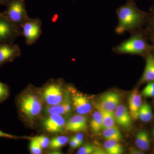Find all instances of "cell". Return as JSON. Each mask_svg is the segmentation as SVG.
Here are the masks:
<instances>
[{
    "label": "cell",
    "mask_w": 154,
    "mask_h": 154,
    "mask_svg": "<svg viewBox=\"0 0 154 154\" xmlns=\"http://www.w3.org/2000/svg\"><path fill=\"white\" fill-rule=\"evenodd\" d=\"M117 15L119 22L116 32L118 34L134 30L142 21V14L132 0H128L126 4L119 8L117 10Z\"/></svg>",
    "instance_id": "obj_1"
},
{
    "label": "cell",
    "mask_w": 154,
    "mask_h": 154,
    "mask_svg": "<svg viewBox=\"0 0 154 154\" xmlns=\"http://www.w3.org/2000/svg\"><path fill=\"white\" fill-rule=\"evenodd\" d=\"M17 104L20 112L29 119L36 118L41 113L42 100L37 94L27 92L19 96Z\"/></svg>",
    "instance_id": "obj_2"
},
{
    "label": "cell",
    "mask_w": 154,
    "mask_h": 154,
    "mask_svg": "<svg viewBox=\"0 0 154 154\" xmlns=\"http://www.w3.org/2000/svg\"><path fill=\"white\" fill-rule=\"evenodd\" d=\"M2 15L15 25L20 26L29 18L24 0H11Z\"/></svg>",
    "instance_id": "obj_3"
},
{
    "label": "cell",
    "mask_w": 154,
    "mask_h": 154,
    "mask_svg": "<svg viewBox=\"0 0 154 154\" xmlns=\"http://www.w3.org/2000/svg\"><path fill=\"white\" fill-rule=\"evenodd\" d=\"M42 25L41 19L30 17L21 25V36L25 38L27 45L34 44L40 37L42 32Z\"/></svg>",
    "instance_id": "obj_4"
},
{
    "label": "cell",
    "mask_w": 154,
    "mask_h": 154,
    "mask_svg": "<svg viewBox=\"0 0 154 154\" xmlns=\"http://www.w3.org/2000/svg\"><path fill=\"white\" fill-rule=\"evenodd\" d=\"M148 49V45L140 35H135L114 48L116 52L127 54H141Z\"/></svg>",
    "instance_id": "obj_5"
},
{
    "label": "cell",
    "mask_w": 154,
    "mask_h": 154,
    "mask_svg": "<svg viewBox=\"0 0 154 154\" xmlns=\"http://www.w3.org/2000/svg\"><path fill=\"white\" fill-rule=\"evenodd\" d=\"M21 36V28L4 17L0 12V44L14 43Z\"/></svg>",
    "instance_id": "obj_6"
},
{
    "label": "cell",
    "mask_w": 154,
    "mask_h": 154,
    "mask_svg": "<svg viewBox=\"0 0 154 154\" xmlns=\"http://www.w3.org/2000/svg\"><path fill=\"white\" fill-rule=\"evenodd\" d=\"M65 96L61 85L58 82L48 84L44 88L42 94L45 102L50 106L59 104L63 100Z\"/></svg>",
    "instance_id": "obj_7"
},
{
    "label": "cell",
    "mask_w": 154,
    "mask_h": 154,
    "mask_svg": "<svg viewBox=\"0 0 154 154\" xmlns=\"http://www.w3.org/2000/svg\"><path fill=\"white\" fill-rule=\"evenodd\" d=\"M21 51L18 45L14 43L0 44V66L12 61L21 55Z\"/></svg>",
    "instance_id": "obj_8"
},
{
    "label": "cell",
    "mask_w": 154,
    "mask_h": 154,
    "mask_svg": "<svg viewBox=\"0 0 154 154\" xmlns=\"http://www.w3.org/2000/svg\"><path fill=\"white\" fill-rule=\"evenodd\" d=\"M43 121L45 129L51 133L62 132L65 128V120L62 115L56 113L48 114Z\"/></svg>",
    "instance_id": "obj_9"
},
{
    "label": "cell",
    "mask_w": 154,
    "mask_h": 154,
    "mask_svg": "<svg viewBox=\"0 0 154 154\" xmlns=\"http://www.w3.org/2000/svg\"><path fill=\"white\" fill-rule=\"evenodd\" d=\"M115 121L119 126L128 130L132 126V116L125 105H118L114 111Z\"/></svg>",
    "instance_id": "obj_10"
},
{
    "label": "cell",
    "mask_w": 154,
    "mask_h": 154,
    "mask_svg": "<svg viewBox=\"0 0 154 154\" xmlns=\"http://www.w3.org/2000/svg\"><path fill=\"white\" fill-rule=\"evenodd\" d=\"M120 99V94L117 92H107L100 97V102L97 106L108 111L114 112L119 105Z\"/></svg>",
    "instance_id": "obj_11"
},
{
    "label": "cell",
    "mask_w": 154,
    "mask_h": 154,
    "mask_svg": "<svg viewBox=\"0 0 154 154\" xmlns=\"http://www.w3.org/2000/svg\"><path fill=\"white\" fill-rule=\"evenodd\" d=\"M88 119L83 114H78L70 119L66 124L67 131L72 132H80L85 131L88 128Z\"/></svg>",
    "instance_id": "obj_12"
},
{
    "label": "cell",
    "mask_w": 154,
    "mask_h": 154,
    "mask_svg": "<svg viewBox=\"0 0 154 154\" xmlns=\"http://www.w3.org/2000/svg\"><path fill=\"white\" fill-rule=\"evenodd\" d=\"M72 102L68 94H66L64 98L60 103L54 105H48L45 108L47 114L56 113L63 115L68 114L71 111Z\"/></svg>",
    "instance_id": "obj_13"
},
{
    "label": "cell",
    "mask_w": 154,
    "mask_h": 154,
    "mask_svg": "<svg viewBox=\"0 0 154 154\" xmlns=\"http://www.w3.org/2000/svg\"><path fill=\"white\" fill-rule=\"evenodd\" d=\"M72 101L78 114L85 115L91 111L92 106L90 100L81 94H76L72 96Z\"/></svg>",
    "instance_id": "obj_14"
},
{
    "label": "cell",
    "mask_w": 154,
    "mask_h": 154,
    "mask_svg": "<svg viewBox=\"0 0 154 154\" xmlns=\"http://www.w3.org/2000/svg\"><path fill=\"white\" fill-rule=\"evenodd\" d=\"M129 111L133 119L137 120L138 119V113L142 105L141 96L137 91L131 92L128 97Z\"/></svg>",
    "instance_id": "obj_15"
},
{
    "label": "cell",
    "mask_w": 154,
    "mask_h": 154,
    "mask_svg": "<svg viewBox=\"0 0 154 154\" xmlns=\"http://www.w3.org/2000/svg\"><path fill=\"white\" fill-rule=\"evenodd\" d=\"M140 82L141 83L154 82V57L152 54L147 57L145 68Z\"/></svg>",
    "instance_id": "obj_16"
},
{
    "label": "cell",
    "mask_w": 154,
    "mask_h": 154,
    "mask_svg": "<svg viewBox=\"0 0 154 154\" xmlns=\"http://www.w3.org/2000/svg\"><path fill=\"white\" fill-rule=\"evenodd\" d=\"M135 143L137 148L142 151L148 150L150 147V140L148 132L145 130L139 131L136 135Z\"/></svg>",
    "instance_id": "obj_17"
},
{
    "label": "cell",
    "mask_w": 154,
    "mask_h": 154,
    "mask_svg": "<svg viewBox=\"0 0 154 154\" xmlns=\"http://www.w3.org/2000/svg\"><path fill=\"white\" fill-rule=\"evenodd\" d=\"M91 130L95 134L99 133L103 130V122L102 114L100 110L95 111L90 122Z\"/></svg>",
    "instance_id": "obj_18"
},
{
    "label": "cell",
    "mask_w": 154,
    "mask_h": 154,
    "mask_svg": "<svg viewBox=\"0 0 154 154\" xmlns=\"http://www.w3.org/2000/svg\"><path fill=\"white\" fill-rule=\"evenodd\" d=\"M153 118V113L150 105L147 102L142 103L138 113V119L144 122L151 121Z\"/></svg>",
    "instance_id": "obj_19"
},
{
    "label": "cell",
    "mask_w": 154,
    "mask_h": 154,
    "mask_svg": "<svg viewBox=\"0 0 154 154\" xmlns=\"http://www.w3.org/2000/svg\"><path fill=\"white\" fill-rule=\"evenodd\" d=\"M103 135L106 140L119 142L122 139L121 131L115 126L107 128L103 130Z\"/></svg>",
    "instance_id": "obj_20"
},
{
    "label": "cell",
    "mask_w": 154,
    "mask_h": 154,
    "mask_svg": "<svg viewBox=\"0 0 154 154\" xmlns=\"http://www.w3.org/2000/svg\"><path fill=\"white\" fill-rule=\"evenodd\" d=\"M98 110L101 111L103 122V129L115 126V119L114 112L108 111L97 106Z\"/></svg>",
    "instance_id": "obj_21"
},
{
    "label": "cell",
    "mask_w": 154,
    "mask_h": 154,
    "mask_svg": "<svg viewBox=\"0 0 154 154\" xmlns=\"http://www.w3.org/2000/svg\"><path fill=\"white\" fill-rule=\"evenodd\" d=\"M119 142L113 140H106L104 144V149L108 154H121L124 149Z\"/></svg>",
    "instance_id": "obj_22"
},
{
    "label": "cell",
    "mask_w": 154,
    "mask_h": 154,
    "mask_svg": "<svg viewBox=\"0 0 154 154\" xmlns=\"http://www.w3.org/2000/svg\"><path fill=\"white\" fill-rule=\"evenodd\" d=\"M68 141V138L65 136L55 137L53 138L50 141L49 146L53 149H57L66 145Z\"/></svg>",
    "instance_id": "obj_23"
},
{
    "label": "cell",
    "mask_w": 154,
    "mask_h": 154,
    "mask_svg": "<svg viewBox=\"0 0 154 154\" xmlns=\"http://www.w3.org/2000/svg\"><path fill=\"white\" fill-rule=\"evenodd\" d=\"M141 95L146 98L154 97V82H149L144 88Z\"/></svg>",
    "instance_id": "obj_24"
},
{
    "label": "cell",
    "mask_w": 154,
    "mask_h": 154,
    "mask_svg": "<svg viewBox=\"0 0 154 154\" xmlns=\"http://www.w3.org/2000/svg\"><path fill=\"white\" fill-rule=\"evenodd\" d=\"M10 95L9 87L5 84L0 82V103L8 98Z\"/></svg>",
    "instance_id": "obj_25"
},
{
    "label": "cell",
    "mask_w": 154,
    "mask_h": 154,
    "mask_svg": "<svg viewBox=\"0 0 154 154\" xmlns=\"http://www.w3.org/2000/svg\"><path fill=\"white\" fill-rule=\"evenodd\" d=\"M97 147L91 144H87L81 147L77 152L78 154H94Z\"/></svg>",
    "instance_id": "obj_26"
},
{
    "label": "cell",
    "mask_w": 154,
    "mask_h": 154,
    "mask_svg": "<svg viewBox=\"0 0 154 154\" xmlns=\"http://www.w3.org/2000/svg\"><path fill=\"white\" fill-rule=\"evenodd\" d=\"M30 152L33 154H40L42 152V149L35 138H33L30 141Z\"/></svg>",
    "instance_id": "obj_27"
},
{
    "label": "cell",
    "mask_w": 154,
    "mask_h": 154,
    "mask_svg": "<svg viewBox=\"0 0 154 154\" xmlns=\"http://www.w3.org/2000/svg\"><path fill=\"white\" fill-rule=\"evenodd\" d=\"M35 138L42 149L46 148L48 146H49L50 141L49 138L45 136H39Z\"/></svg>",
    "instance_id": "obj_28"
},
{
    "label": "cell",
    "mask_w": 154,
    "mask_h": 154,
    "mask_svg": "<svg viewBox=\"0 0 154 154\" xmlns=\"http://www.w3.org/2000/svg\"><path fill=\"white\" fill-rule=\"evenodd\" d=\"M72 137L79 144L80 146L82 144L84 141V135L82 133L78 132L75 135Z\"/></svg>",
    "instance_id": "obj_29"
},
{
    "label": "cell",
    "mask_w": 154,
    "mask_h": 154,
    "mask_svg": "<svg viewBox=\"0 0 154 154\" xmlns=\"http://www.w3.org/2000/svg\"><path fill=\"white\" fill-rule=\"evenodd\" d=\"M0 137L7 138L12 139H17L18 137L10 134L6 133L0 130Z\"/></svg>",
    "instance_id": "obj_30"
},
{
    "label": "cell",
    "mask_w": 154,
    "mask_h": 154,
    "mask_svg": "<svg viewBox=\"0 0 154 154\" xmlns=\"http://www.w3.org/2000/svg\"><path fill=\"white\" fill-rule=\"evenodd\" d=\"M69 145L71 147L72 149L77 148L80 146L79 144L72 137L69 141Z\"/></svg>",
    "instance_id": "obj_31"
},
{
    "label": "cell",
    "mask_w": 154,
    "mask_h": 154,
    "mask_svg": "<svg viewBox=\"0 0 154 154\" xmlns=\"http://www.w3.org/2000/svg\"><path fill=\"white\" fill-rule=\"evenodd\" d=\"M129 153L131 154H143L144 153V152L138 148L136 149L135 148H131L129 149Z\"/></svg>",
    "instance_id": "obj_32"
},
{
    "label": "cell",
    "mask_w": 154,
    "mask_h": 154,
    "mask_svg": "<svg viewBox=\"0 0 154 154\" xmlns=\"http://www.w3.org/2000/svg\"><path fill=\"white\" fill-rule=\"evenodd\" d=\"M107 154L105 149H103L100 147L96 148L94 154Z\"/></svg>",
    "instance_id": "obj_33"
},
{
    "label": "cell",
    "mask_w": 154,
    "mask_h": 154,
    "mask_svg": "<svg viewBox=\"0 0 154 154\" xmlns=\"http://www.w3.org/2000/svg\"><path fill=\"white\" fill-rule=\"evenodd\" d=\"M11 0H0V5H5L11 1Z\"/></svg>",
    "instance_id": "obj_34"
},
{
    "label": "cell",
    "mask_w": 154,
    "mask_h": 154,
    "mask_svg": "<svg viewBox=\"0 0 154 154\" xmlns=\"http://www.w3.org/2000/svg\"><path fill=\"white\" fill-rule=\"evenodd\" d=\"M152 133H153V137H154V127L153 128Z\"/></svg>",
    "instance_id": "obj_35"
}]
</instances>
